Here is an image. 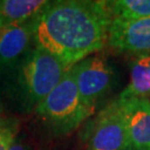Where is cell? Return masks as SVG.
I'll list each match as a JSON object with an SVG mask.
<instances>
[{
  "label": "cell",
  "instance_id": "6da1fadb",
  "mask_svg": "<svg viewBox=\"0 0 150 150\" xmlns=\"http://www.w3.org/2000/svg\"><path fill=\"white\" fill-rule=\"evenodd\" d=\"M33 43L68 69L107 46V0H56L32 18Z\"/></svg>",
  "mask_w": 150,
  "mask_h": 150
},
{
  "label": "cell",
  "instance_id": "7a4b0ae2",
  "mask_svg": "<svg viewBox=\"0 0 150 150\" xmlns=\"http://www.w3.org/2000/svg\"><path fill=\"white\" fill-rule=\"evenodd\" d=\"M66 70L54 56L33 46L12 69L0 76V101L17 112L36 111Z\"/></svg>",
  "mask_w": 150,
  "mask_h": 150
},
{
  "label": "cell",
  "instance_id": "3957f363",
  "mask_svg": "<svg viewBox=\"0 0 150 150\" xmlns=\"http://www.w3.org/2000/svg\"><path fill=\"white\" fill-rule=\"evenodd\" d=\"M36 112L43 126L56 137L72 132L90 118L93 110L79 95L74 67L66 70L59 83L43 99Z\"/></svg>",
  "mask_w": 150,
  "mask_h": 150
},
{
  "label": "cell",
  "instance_id": "277c9868",
  "mask_svg": "<svg viewBox=\"0 0 150 150\" xmlns=\"http://www.w3.org/2000/svg\"><path fill=\"white\" fill-rule=\"evenodd\" d=\"M80 138L85 150H127L128 134L118 98L109 101L88 119Z\"/></svg>",
  "mask_w": 150,
  "mask_h": 150
},
{
  "label": "cell",
  "instance_id": "5b68a950",
  "mask_svg": "<svg viewBox=\"0 0 150 150\" xmlns=\"http://www.w3.org/2000/svg\"><path fill=\"white\" fill-rule=\"evenodd\" d=\"M74 71L81 99L95 111L115 85L116 75L112 66L105 56L97 52L76 64Z\"/></svg>",
  "mask_w": 150,
  "mask_h": 150
},
{
  "label": "cell",
  "instance_id": "8992f818",
  "mask_svg": "<svg viewBox=\"0 0 150 150\" xmlns=\"http://www.w3.org/2000/svg\"><path fill=\"white\" fill-rule=\"evenodd\" d=\"M107 46L120 54H150V17L134 21H111Z\"/></svg>",
  "mask_w": 150,
  "mask_h": 150
},
{
  "label": "cell",
  "instance_id": "52a82bcc",
  "mask_svg": "<svg viewBox=\"0 0 150 150\" xmlns=\"http://www.w3.org/2000/svg\"><path fill=\"white\" fill-rule=\"evenodd\" d=\"M118 100L127 127V150H150V99L118 97Z\"/></svg>",
  "mask_w": 150,
  "mask_h": 150
},
{
  "label": "cell",
  "instance_id": "ba28073f",
  "mask_svg": "<svg viewBox=\"0 0 150 150\" xmlns=\"http://www.w3.org/2000/svg\"><path fill=\"white\" fill-rule=\"evenodd\" d=\"M35 46L32 19L0 30V76L12 69Z\"/></svg>",
  "mask_w": 150,
  "mask_h": 150
},
{
  "label": "cell",
  "instance_id": "9c48e42d",
  "mask_svg": "<svg viewBox=\"0 0 150 150\" xmlns=\"http://www.w3.org/2000/svg\"><path fill=\"white\" fill-rule=\"evenodd\" d=\"M46 4L45 0H0V30L32 19Z\"/></svg>",
  "mask_w": 150,
  "mask_h": 150
},
{
  "label": "cell",
  "instance_id": "30bf717a",
  "mask_svg": "<svg viewBox=\"0 0 150 150\" xmlns=\"http://www.w3.org/2000/svg\"><path fill=\"white\" fill-rule=\"evenodd\" d=\"M120 98H150V54L136 56L130 66L128 86L119 95Z\"/></svg>",
  "mask_w": 150,
  "mask_h": 150
},
{
  "label": "cell",
  "instance_id": "8fae6325",
  "mask_svg": "<svg viewBox=\"0 0 150 150\" xmlns=\"http://www.w3.org/2000/svg\"><path fill=\"white\" fill-rule=\"evenodd\" d=\"M111 21H134L150 17V0L107 1Z\"/></svg>",
  "mask_w": 150,
  "mask_h": 150
},
{
  "label": "cell",
  "instance_id": "7c38bea8",
  "mask_svg": "<svg viewBox=\"0 0 150 150\" xmlns=\"http://www.w3.org/2000/svg\"><path fill=\"white\" fill-rule=\"evenodd\" d=\"M19 131V121L12 117H0V150H8Z\"/></svg>",
  "mask_w": 150,
  "mask_h": 150
},
{
  "label": "cell",
  "instance_id": "4fadbf2b",
  "mask_svg": "<svg viewBox=\"0 0 150 150\" xmlns=\"http://www.w3.org/2000/svg\"><path fill=\"white\" fill-rule=\"evenodd\" d=\"M8 150H28V147L25 144V141L20 139V136H17V138L8 148Z\"/></svg>",
  "mask_w": 150,
  "mask_h": 150
},
{
  "label": "cell",
  "instance_id": "5bb4252c",
  "mask_svg": "<svg viewBox=\"0 0 150 150\" xmlns=\"http://www.w3.org/2000/svg\"><path fill=\"white\" fill-rule=\"evenodd\" d=\"M1 116H4V115H2V103L0 101V117H1Z\"/></svg>",
  "mask_w": 150,
  "mask_h": 150
},
{
  "label": "cell",
  "instance_id": "9a60e30c",
  "mask_svg": "<svg viewBox=\"0 0 150 150\" xmlns=\"http://www.w3.org/2000/svg\"><path fill=\"white\" fill-rule=\"evenodd\" d=\"M149 99H150V98H149Z\"/></svg>",
  "mask_w": 150,
  "mask_h": 150
}]
</instances>
